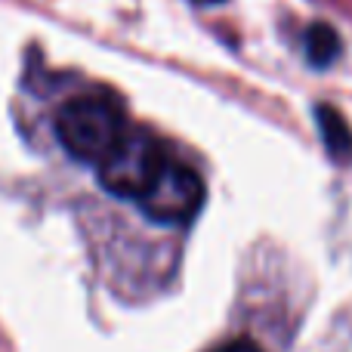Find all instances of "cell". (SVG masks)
<instances>
[{
  "instance_id": "6da1fadb",
  "label": "cell",
  "mask_w": 352,
  "mask_h": 352,
  "mask_svg": "<svg viewBox=\"0 0 352 352\" xmlns=\"http://www.w3.org/2000/svg\"><path fill=\"white\" fill-rule=\"evenodd\" d=\"M56 140L80 164H102L127 133L124 105L111 93H84L56 111Z\"/></svg>"
},
{
  "instance_id": "7a4b0ae2",
  "label": "cell",
  "mask_w": 352,
  "mask_h": 352,
  "mask_svg": "<svg viewBox=\"0 0 352 352\" xmlns=\"http://www.w3.org/2000/svg\"><path fill=\"white\" fill-rule=\"evenodd\" d=\"M167 161L170 158L155 136H148L146 130H127L115 152L96 167L99 186L115 198L140 201L155 186Z\"/></svg>"
},
{
  "instance_id": "3957f363",
  "label": "cell",
  "mask_w": 352,
  "mask_h": 352,
  "mask_svg": "<svg viewBox=\"0 0 352 352\" xmlns=\"http://www.w3.org/2000/svg\"><path fill=\"white\" fill-rule=\"evenodd\" d=\"M204 179L198 170H192L182 161H167L161 176L155 179V186L142 195L136 204L152 223L161 226H186L198 217V210L204 207Z\"/></svg>"
},
{
  "instance_id": "277c9868",
  "label": "cell",
  "mask_w": 352,
  "mask_h": 352,
  "mask_svg": "<svg viewBox=\"0 0 352 352\" xmlns=\"http://www.w3.org/2000/svg\"><path fill=\"white\" fill-rule=\"evenodd\" d=\"M316 124H318V133H322L328 158L340 167H349L352 164V130H349V121L343 118V111L334 109V105H318Z\"/></svg>"
},
{
  "instance_id": "5b68a950",
  "label": "cell",
  "mask_w": 352,
  "mask_h": 352,
  "mask_svg": "<svg viewBox=\"0 0 352 352\" xmlns=\"http://www.w3.org/2000/svg\"><path fill=\"white\" fill-rule=\"evenodd\" d=\"M306 59H309L312 68H331L343 53V41H340V31L328 22H312L306 28Z\"/></svg>"
},
{
  "instance_id": "8992f818",
  "label": "cell",
  "mask_w": 352,
  "mask_h": 352,
  "mask_svg": "<svg viewBox=\"0 0 352 352\" xmlns=\"http://www.w3.org/2000/svg\"><path fill=\"white\" fill-rule=\"evenodd\" d=\"M213 352H263V349L250 340H232V343H223V346L213 349Z\"/></svg>"
},
{
  "instance_id": "52a82bcc",
  "label": "cell",
  "mask_w": 352,
  "mask_h": 352,
  "mask_svg": "<svg viewBox=\"0 0 352 352\" xmlns=\"http://www.w3.org/2000/svg\"><path fill=\"white\" fill-rule=\"evenodd\" d=\"M192 3H198V6H217V3H226V0H192Z\"/></svg>"
}]
</instances>
